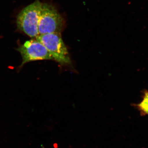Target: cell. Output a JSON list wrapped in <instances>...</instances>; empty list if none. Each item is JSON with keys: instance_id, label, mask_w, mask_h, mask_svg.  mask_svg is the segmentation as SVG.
Here are the masks:
<instances>
[{"instance_id": "1", "label": "cell", "mask_w": 148, "mask_h": 148, "mask_svg": "<svg viewBox=\"0 0 148 148\" xmlns=\"http://www.w3.org/2000/svg\"><path fill=\"white\" fill-rule=\"evenodd\" d=\"M42 3L37 0L21 11L16 24L18 29L27 36L36 39L39 35L38 24Z\"/></svg>"}, {"instance_id": "2", "label": "cell", "mask_w": 148, "mask_h": 148, "mask_svg": "<svg viewBox=\"0 0 148 148\" xmlns=\"http://www.w3.org/2000/svg\"><path fill=\"white\" fill-rule=\"evenodd\" d=\"M36 39L45 47L53 60L61 64H71L69 51L60 33L40 35Z\"/></svg>"}, {"instance_id": "4", "label": "cell", "mask_w": 148, "mask_h": 148, "mask_svg": "<svg viewBox=\"0 0 148 148\" xmlns=\"http://www.w3.org/2000/svg\"><path fill=\"white\" fill-rule=\"evenodd\" d=\"M22 58L21 66L31 61L53 60L52 56L45 47L36 40L27 41L17 49Z\"/></svg>"}, {"instance_id": "3", "label": "cell", "mask_w": 148, "mask_h": 148, "mask_svg": "<svg viewBox=\"0 0 148 148\" xmlns=\"http://www.w3.org/2000/svg\"><path fill=\"white\" fill-rule=\"evenodd\" d=\"M63 26V18L55 8L48 4L42 3L38 24L39 35L60 34Z\"/></svg>"}, {"instance_id": "5", "label": "cell", "mask_w": 148, "mask_h": 148, "mask_svg": "<svg viewBox=\"0 0 148 148\" xmlns=\"http://www.w3.org/2000/svg\"><path fill=\"white\" fill-rule=\"evenodd\" d=\"M140 108L148 114V92L146 93L143 101L139 105Z\"/></svg>"}]
</instances>
